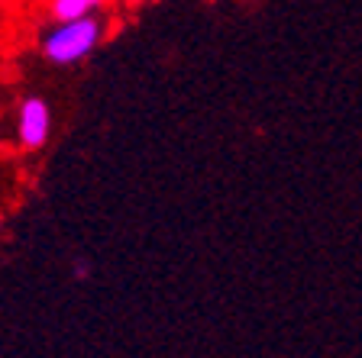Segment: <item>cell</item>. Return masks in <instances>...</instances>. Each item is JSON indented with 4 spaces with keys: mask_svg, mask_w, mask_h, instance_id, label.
<instances>
[{
    "mask_svg": "<svg viewBox=\"0 0 362 358\" xmlns=\"http://www.w3.org/2000/svg\"><path fill=\"white\" fill-rule=\"evenodd\" d=\"M52 136V110L42 97H26L16 110V139L23 149H42Z\"/></svg>",
    "mask_w": 362,
    "mask_h": 358,
    "instance_id": "7a4b0ae2",
    "label": "cell"
},
{
    "mask_svg": "<svg viewBox=\"0 0 362 358\" xmlns=\"http://www.w3.org/2000/svg\"><path fill=\"white\" fill-rule=\"evenodd\" d=\"M104 39V23L98 16H81V20H65L55 23L52 30L42 36V59L49 65L71 68L81 65L84 59H90V52L100 45Z\"/></svg>",
    "mask_w": 362,
    "mask_h": 358,
    "instance_id": "6da1fadb",
    "label": "cell"
},
{
    "mask_svg": "<svg viewBox=\"0 0 362 358\" xmlns=\"http://www.w3.org/2000/svg\"><path fill=\"white\" fill-rule=\"evenodd\" d=\"M100 7H104V0H49V4H45V10H49V16H52V23L94 16Z\"/></svg>",
    "mask_w": 362,
    "mask_h": 358,
    "instance_id": "3957f363",
    "label": "cell"
}]
</instances>
